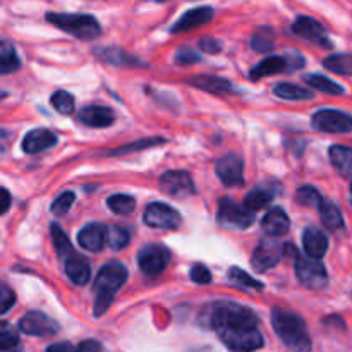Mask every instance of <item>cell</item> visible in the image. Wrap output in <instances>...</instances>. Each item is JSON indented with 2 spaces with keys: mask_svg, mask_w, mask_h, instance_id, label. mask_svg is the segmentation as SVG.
<instances>
[{
  "mask_svg": "<svg viewBox=\"0 0 352 352\" xmlns=\"http://www.w3.org/2000/svg\"><path fill=\"white\" fill-rule=\"evenodd\" d=\"M320 217H322L323 226L329 230L336 232V230L344 229V217L333 203L323 201V205L320 206Z\"/></svg>",
  "mask_w": 352,
  "mask_h": 352,
  "instance_id": "27",
  "label": "cell"
},
{
  "mask_svg": "<svg viewBox=\"0 0 352 352\" xmlns=\"http://www.w3.org/2000/svg\"><path fill=\"white\" fill-rule=\"evenodd\" d=\"M189 277H191V280L195 282V284H199V285H205L212 282V274H210V270L205 267V265H199V263L191 268Z\"/></svg>",
  "mask_w": 352,
  "mask_h": 352,
  "instance_id": "43",
  "label": "cell"
},
{
  "mask_svg": "<svg viewBox=\"0 0 352 352\" xmlns=\"http://www.w3.org/2000/svg\"><path fill=\"white\" fill-rule=\"evenodd\" d=\"M144 223L153 229H177L181 226V215L177 210L165 203H151L146 206L143 215Z\"/></svg>",
  "mask_w": 352,
  "mask_h": 352,
  "instance_id": "10",
  "label": "cell"
},
{
  "mask_svg": "<svg viewBox=\"0 0 352 352\" xmlns=\"http://www.w3.org/2000/svg\"><path fill=\"white\" fill-rule=\"evenodd\" d=\"M199 48H201L205 54H219L222 50V43L219 40H213V38H203L199 41Z\"/></svg>",
  "mask_w": 352,
  "mask_h": 352,
  "instance_id": "45",
  "label": "cell"
},
{
  "mask_svg": "<svg viewBox=\"0 0 352 352\" xmlns=\"http://www.w3.org/2000/svg\"><path fill=\"white\" fill-rule=\"evenodd\" d=\"M16 305V294L12 289L6 284H0V315L9 311Z\"/></svg>",
  "mask_w": 352,
  "mask_h": 352,
  "instance_id": "42",
  "label": "cell"
},
{
  "mask_svg": "<svg viewBox=\"0 0 352 352\" xmlns=\"http://www.w3.org/2000/svg\"><path fill=\"white\" fill-rule=\"evenodd\" d=\"M50 234H52V243H54L55 251H57L58 256L62 258V261L67 260L71 254L76 253V251L72 250V246H71V241L67 239L65 232L60 229V227L57 226V223H52Z\"/></svg>",
  "mask_w": 352,
  "mask_h": 352,
  "instance_id": "29",
  "label": "cell"
},
{
  "mask_svg": "<svg viewBox=\"0 0 352 352\" xmlns=\"http://www.w3.org/2000/svg\"><path fill=\"white\" fill-rule=\"evenodd\" d=\"M261 229L272 237H282L291 229V220L289 215L282 208H274L263 217L261 220Z\"/></svg>",
  "mask_w": 352,
  "mask_h": 352,
  "instance_id": "22",
  "label": "cell"
},
{
  "mask_svg": "<svg viewBox=\"0 0 352 352\" xmlns=\"http://www.w3.org/2000/svg\"><path fill=\"white\" fill-rule=\"evenodd\" d=\"M213 19V9L212 7H198V9H191L172 26V33H184V31L196 30V28L208 24Z\"/></svg>",
  "mask_w": 352,
  "mask_h": 352,
  "instance_id": "18",
  "label": "cell"
},
{
  "mask_svg": "<svg viewBox=\"0 0 352 352\" xmlns=\"http://www.w3.org/2000/svg\"><path fill=\"white\" fill-rule=\"evenodd\" d=\"M162 143H165L164 138H148V140H140L138 143H131L127 144V146L107 151V155H110V157H117V155H126V153H131V151L143 150V148H148V146H158V144Z\"/></svg>",
  "mask_w": 352,
  "mask_h": 352,
  "instance_id": "40",
  "label": "cell"
},
{
  "mask_svg": "<svg viewBox=\"0 0 352 352\" xmlns=\"http://www.w3.org/2000/svg\"><path fill=\"white\" fill-rule=\"evenodd\" d=\"M285 69H289L287 57H278V55H270V57L263 58L260 64L254 65L250 72V78L253 81L261 78H267V76L278 74V72H284Z\"/></svg>",
  "mask_w": 352,
  "mask_h": 352,
  "instance_id": "23",
  "label": "cell"
},
{
  "mask_svg": "<svg viewBox=\"0 0 352 352\" xmlns=\"http://www.w3.org/2000/svg\"><path fill=\"white\" fill-rule=\"evenodd\" d=\"M47 21L57 26L58 30L65 31V33L72 34L78 40L91 41L100 36L102 30H100L98 21L89 14H57V12H47Z\"/></svg>",
  "mask_w": 352,
  "mask_h": 352,
  "instance_id": "4",
  "label": "cell"
},
{
  "mask_svg": "<svg viewBox=\"0 0 352 352\" xmlns=\"http://www.w3.org/2000/svg\"><path fill=\"white\" fill-rule=\"evenodd\" d=\"M275 96L282 100H291V102H299V100H311L313 91L302 88V86L292 85V82H278L274 86Z\"/></svg>",
  "mask_w": 352,
  "mask_h": 352,
  "instance_id": "26",
  "label": "cell"
},
{
  "mask_svg": "<svg viewBox=\"0 0 352 352\" xmlns=\"http://www.w3.org/2000/svg\"><path fill=\"white\" fill-rule=\"evenodd\" d=\"M129 234H127V230L122 229V227L110 226L109 229H107V243H109V246L112 248V250H122V248H126L127 244H129Z\"/></svg>",
  "mask_w": 352,
  "mask_h": 352,
  "instance_id": "38",
  "label": "cell"
},
{
  "mask_svg": "<svg viewBox=\"0 0 352 352\" xmlns=\"http://www.w3.org/2000/svg\"><path fill=\"white\" fill-rule=\"evenodd\" d=\"M3 96H7L6 91H0V98H3Z\"/></svg>",
  "mask_w": 352,
  "mask_h": 352,
  "instance_id": "50",
  "label": "cell"
},
{
  "mask_svg": "<svg viewBox=\"0 0 352 352\" xmlns=\"http://www.w3.org/2000/svg\"><path fill=\"white\" fill-rule=\"evenodd\" d=\"M330 162L344 177H352V148L342 146V144H333L329 150Z\"/></svg>",
  "mask_w": 352,
  "mask_h": 352,
  "instance_id": "24",
  "label": "cell"
},
{
  "mask_svg": "<svg viewBox=\"0 0 352 352\" xmlns=\"http://www.w3.org/2000/svg\"><path fill=\"white\" fill-rule=\"evenodd\" d=\"M52 105L55 107V110L57 112H60L62 116H71L72 112H74V107H76V102H74V96L71 95V93L67 91H55L54 95H52Z\"/></svg>",
  "mask_w": 352,
  "mask_h": 352,
  "instance_id": "37",
  "label": "cell"
},
{
  "mask_svg": "<svg viewBox=\"0 0 352 352\" xmlns=\"http://www.w3.org/2000/svg\"><path fill=\"white\" fill-rule=\"evenodd\" d=\"M351 192H352V182H351Z\"/></svg>",
  "mask_w": 352,
  "mask_h": 352,
  "instance_id": "51",
  "label": "cell"
},
{
  "mask_svg": "<svg viewBox=\"0 0 352 352\" xmlns=\"http://www.w3.org/2000/svg\"><path fill=\"white\" fill-rule=\"evenodd\" d=\"M296 275H298V280L301 282L305 287L313 289V291L323 289L329 284L327 268L323 267L322 261L313 260V258H296Z\"/></svg>",
  "mask_w": 352,
  "mask_h": 352,
  "instance_id": "7",
  "label": "cell"
},
{
  "mask_svg": "<svg viewBox=\"0 0 352 352\" xmlns=\"http://www.w3.org/2000/svg\"><path fill=\"white\" fill-rule=\"evenodd\" d=\"M107 205L117 215H129L136 208V199L127 195H113L107 199Z\"/></svg>",
  "mask_w": 352,
  "mask_h": 352,
  "instance_id": "35",
  "label": "cell"
},
{
  "mask_svg": "<svg viewBox=\"0 0 352 352\" xmlns=\"http://www.w3.org/2000/svg\"><path fill=\"white\" fill-rule=\"evenodd\" d=\"M19 330L26 336L48 337L58 332V323L40 311H30L21 318Z\"/></svg>",
  "mask_w": 352,
  "mask_h": 352,
  "instance_id": "12",
  "label": "cell"
},
{
  "mask_svg": "<svg viewBox=\"0 0 352 352\" xmlns=\"http://www.w3.org/2000/svg\"><path fill=\"white\" fill-rule=\"evenodd\" d=\"M305 81L308 82L309 86H313L315 89L322 93H329V95H342L346 89L342 88L340 85L333 82L332 79L325 78V76H320V74H308L305 78Z\"/></svg>",
  "mask_w": 352,
  "mask_h": 352,
  "instance_id": "32",
  "label": "cell"
},
{
  "mask_svg": "<svg viewBox=\"0 0 352 352\" xmlns=\"http://www.w3.org/2000/svg\"><path fill=\"white\" fill-rule=\"evenodd\" d=\"M302 246H305L306 254L309 258L322 260L325 256L327 250H329V239H327L325 232L318 227H306L305 234H302Z\"/></svg>",
  "mask_w": 352,
  "mask_h": 352,
  "instance_id": "17",
  "label": "cell"
},
{
  "mask_svg": "<svg viewBox=\"0 0 352 352\" xmlns=\"http://www.w3.org/2000/svg\"><path fill=\"white\" fill-rule=\"evenodd\" d=\"M188 82L195 88L203 89L206 93H213V95H227V93L234 91L232 82L227 79L219 78V76H208V74H199L192 76L188 79Z\"/></svg>",
  "mask_w": 352,
  "mask_h": 352,
  "instance_id": "20",
  "label": "cell"
},
{
  "mask_svg": "<svg viewBox=\"0 0 352 352\" xmlns=\"http://www.w3.org/2000/svg\"><path fill=\"white\" fill-rule=\"evenodd\" d=\"M158 188L170 198L184 199L196 192L191 175L184 170H168L158 181Z\"/></svg>",
  "mask_w": 352,
  "mask_h": 352,
  "instance_id": "9",
  "label": "cell"
},
{
  "mask_svg": "<svg viewBox=\"0 0 352 352\" xmlns=\"http://www.w3.org/2000/svg\"><path fill=\"white\" fill-rule=\"evenodd\" d=\"M217 220L226 229L246 230L254 223V213L248 212L244 206H239L236 201L229 198H222L219 203Z\"/></svg>",
  "mask_w": 352,
  "mask_h": 352,
  "instance_id": "5",
  "label": "cell"
},
{
  "mask_svg": "<svg viewBox=\"0 0 352 352\" xmlns=\"http://www.w3.org/2000/svg\"><path fill=\"white\" fill-rule=\"evenodd\" d=\"M311 126L320 133H352V116L342 110L322 109L311 117Z\"/></svg>",
  "mask_w": 352,
  "mask_h": 352,
  "instance_id": "6",
  "label": "cell"
},
{
  "mask_svg": "<svg viewBox=\"0 0 352 352\" xmlns=\"http://www.w3.org/2000/svg\"><path fill=\"white\" fill-rule=\"evenodd\" d=\"M296 201L302 206H308V208H318L323 205V198L318 192V189L313 188V186H302L296 191Z\"/></svg>",
  "mask_w": 352,
  "mask_h": 352,
  "instance_id": "33",
  "label": "cell"
},
{
  "mask_svg": "<svg viewBox=\"0 0 352 352\" xmlns=\"http://www.w3.org/2000/svg\"><path fill=\"white\" fill-rule=\"evenodd\" d=\"M323 65L329 71L340 76H352V54H337L330 55L323 60Z\"/></svg>",
  "mask_w": 352,
  "mask_h": 352,
  "instance_id": "30",
  "label": "cell"
},
{
  "mask_svg": "<svg viewBox=\"0 0 352 352\" xmlns=\"http://www.w3.org/2000/svg\"><path fill=\"white\" fill-rule=\"evenodd\" d=\"M78 243L82 250L98 253L107 243V227L102 223H88L79 230Z\"/></svg>",
  "mask_w": 352,
  "mask_h": 352,
  "instance_id": "16",
  "label": "cell"
},
{
  "mask_svg": "<svg viewBox=\"0 0 352 352\" xmlns=\"http://www.w3.org/2000/svg\"><path fill=\"white\" fill-rule=\"evenodd\" d=\"M79 352H107V351L105 347H103L100 342H96V340H85V342H81V346H79Z\"/></svg>",
  "mask_w": 352,
  "mask_h": 352,
  "instance_id": "46",
  "label": "cell"
},
{
  "mask_svg": "<svg viewBox=\"0 0 352 352\" xmlns=\"http://www.w3.org/2000/svg\"><path fill=\"white\" fill-rule=\"evenodd\" d=\"M251 47L260 54H268L275 47V34L270 28H260L251 38Z\"/></svg>",
  "mask_w": 352,
  "mask_h": 352,
  "instance_id": "31",
  "label": "cell"
},
{
  "mask_svg": "<svg viewBox=\"0 0 352 352\" xmlns=\"http://www.w3.org/2000/svg\"><path fill=\"white\" fill-rule=\"evenodd\" d=\"M175 60H177L179 65H191V64H196V62L201 60V57H199L196 52L189 50V48H182V50L177 52V57H175Z\"/></svg>",
  "mask_w": 352,
  "mask_h": 352,
  "instance_id": "44",
  "label": "cell"
},
{
  "mask_svg": "<svg viewBox=\"0 0 352 352\" xmlns=\"http://www.w3.org/2000/svg\"><path fill=\"white\" fill-rule=\"evenodd\" d=\"M74 201H76L74 192L72 191L62 192V195L58 196L54 203H52V208H50L52 213H54V215H58V217L65 215V213L71 210V206L74 205Z\"/></svg>",
  "mask_w": 352,
  "mask_h": 352,
  "instance_id": "41",
  "label": "cell"
},
{
  "mask_svg": "<svg viewBox=\"0 0 352 352\" xmlns=\"http://www.w3.org/2000/svg\"><path fill=\"white\" fill-rule=\"evenodd\" d=\"M215 172L223 186L227 188H237L244 182V165L239 155L230 153L220 158L215 165Z\"/></svg>",
  "mask_w": 352,
  "mask_h": 352,
  "instance_id": "13",
  "label": "cell"
},
{
  "mask_svg": "<svg viewBox=\"0 0 352 352\" xmlns=\"http://www.w3.org/2000/svg\"><path fill=\"white\" fill-rule=\"evenodd\" d=\"M274 199V195L267 189H253L250 195L244 198L243 206L251 213H256L258 210H263L265 206H268Z\"/></svg>",
  "mask_w": 352,
  "mask_h": 352,
  "instance_id": "28",
  "label": "cell"
},
{
  "mask_svg": "<svg viewBox=\"0 0 352 352\" xmlns=\"http://www.w3.org/2000/svg\"><path fill=\"white\" fill-rule=\"evenodd\" d=\"M21 67L19 55L9 41L0 40V74H10Z\"/></svg>",
  "mask_w": 352,
  "mask_h": 352,
  "instance_id": "25",
  "label": "cell"
},
{
  "mask_svg": "<svg viewBox=\"0 0 352 352\" xmlns=\"http://www.w3.org/2000/svg\"><path fill=\"white\" fill-rule=\"evenodd\" d=\"M170 261V251L160 244H148L138 253V265L148 277H158L164 274Z\"/></svg>",
  "mask_w": 352,
  "mask_h": 352,
  "instance_id": "8",
  "label": "cell"
},
{
  "mask_svg": "<svg viewBox=\"0 0 352 352\" xmlns=\"http://www.w3.org/2000/svg\"><path fill=\"white\" fill-rule=\"evenodd\" d=\"M47 352H79V347H74L69 342H58V344H52V346L47 349Z\"/></svg>",
  "mask_w": 352,
  "mask_h": 352,
  "instance_id": "47",
  "label": "cell"
},
{
  "mask_svg": "<svg viewBox=\"0 0 352 352\" xmlns=\"http://www.w3.org/2000/svg\"><path fill=\"white\" fill-rule=\"evenodd\" d=\"M199 323L215 330L230 352H253L263 347V333L258 327L256 315L239 302H212L203 308Z\"/></svg>",
  "mask_w": 352,
  "mask_h": 352,
  "instance_id": "1",
  "label": "cell"
},
{
  "mask_svg": "<svg viewBox=\"0 0 352 352\" xmlns=\"http://www.w3.org/2000/svg\"><path fill=\"white\" fill-rule=\"evenodd\" d=\"M64 270L69 280L76 285H86L91 278V268H89L88 261L78 253L71 254L67 260H64Z\"/></svg>",
  "mask_w": 352,
  "mask_h": 352,
  "instance_id": "21",
  "label": "cell"
},
{
  "mask_svg": "<svg viewBox=\"0 0 352 352\" xmlns=\"http://www.w3.org/2000/svg\"><path fill=\"white\" fill-rule=\"evenodd\" d=\"M19 333L10 323L0 322V351L19 346Z\"/></svg>",
  "mask_w": 352,
  "mask_h": 352,
  "instance_id": "39",
  "label": "cell"
},
{
  "mask_svg": "<svg viewBox=\"0 0 352 352\" xmlns=\"http://www.w3.org/2000/svg\"><path fill=\"white\" fill-rule=\"evenodd\" d=\"M272 325L278 339L292 352H311V337L301 316L282 308H274Z\"/></svg>",
  "mask_w": 352,
  "mask_h": 352,
  "instance_id": "2",
  "label": "cell"
},
{
  "mask_svg": "<svg viewBox=\"0 0 352 352\" xmlns=\"http://www.w3.org/2000/svg\"><path fill=\"white\" fill-rule=\"evenodd\" d=\"M95 55L103 62H109L113 65H126V64H140L138 60L131 58L129 55L124 54V52L117 50V48H98L95 50Z\"/></svg>",
  "mask_w": 352,
  "mask_h": 352,
  "instance_id": "34",
  "label": "cell"
},
{
  "mask_svg": "<svg viewBox=\"0 0 352 352\" xmlns=\"http://www.w3.org/2000/svg\"><path fill=\"white\" fill-rule=\"evenodd\" d=\"M126 280L127 268L119 261H112V263L100 268V272L96 274L95 284H93V292H95L93 313H95L96 318L105 315L107 309L112 305L113 298L119 292V289L126 284Z\"/></svg>",
  "mask_w": 352,
  "mask_h": 352,
  "instance_id": "3",
  "label": "cell"
},
{
  "mask_svg": "<svg viewBox=\"0 0 352 352\" xmlns=\"http://www.w3.org/2000/svg\"><path fill=\"white\" fill-rule=\"evenodd\" d=\"M10 201H12V198H10V192L7 191V189L0 188V215H3V213L9 210Z\"/></svg>",
  "mask_w": 352,
  "mask_h": 352,
  "instance_id": "48",
  "label": "cell"
},
{
  "mask_svg": "<svg viewBox=\"0 0 352 352\" xmlns=\"http://www.w3.org/2000/svg\"><path fill=\"white\" fill-rule=\"evenodd\" d=\"M57 144V136L48 129H33L24 136L23 151L28 155L40 153Z\"/></svg>",
  "mask_w": 352,
  "mask_h": 352,
  "instance_id": "19",
  "label": "cell"
},
{
  "mask_svg": "<svg viewBox=\"0 0 352 352\" xmlns=\"http://www.w3.org/2000/svg\"><path fill=\"white\" fill-rule=\"evenodd\" d=\"M0 352H23V346H16V347H10V349H6V351H0Z\"/></svg>",
  "mask_w": 352,
  "mask_h": 352,
  "instance_id": "49",
  "label": "cell"
},
{
  "mask_svg": "<svg viewBox=\"0 0 352 352\" xmlns=\"http://www.w3.org/2000/svg\"><path fill=\"white\" fill-rule=\"evenodd\" d=\"M78 120L88 127L103 129V127H109L116 122V113L109 107L89 105L78 113Z\"/></svg>",
  "mask_w": 352,
  "mask_h": 352,
  "instance_id": "15",
  "label": "cell"
},
{
  "mask_svg": "<svg viewBox=\"0 0 352 352\" xmlns=\"http://www.w3.org/2000/svg\"><path fill=\"white\" fill-rule=\"evenodd\" d=\"M284 248L280 243L274 239H263L251 256V265L256 272H268L270 268L277 267L284 254Z\"/></svg>",
  "mask_w": 352,
  "mask_h": 352,
  "instance_id": "11",
  "label": "cell"
},
{
  "mask_svg": "<svg viewBox=\"0 0 352 352\" xmlns=\"http://www.w3.org/2000/svg\"><path fill=\"white\" fill-rule=\"evenodd\" d=\"M229 280L241 289H256V291H261V289H263V284H261L260 280L253 278L251 275H248L246 272L241 270V268L237 267L230 268L229 270Z\"/></svg>",
  "mask_w": 352,
  "mask_h": 352,
  "instance_id": "36",
  "label": "cell"
},
{
  "mask_svg": "<svg viewBox=\"0 0 352 352\" xmlns=\"http://www.w3.org/2000/svg\"><path fill=\"white\" fill-rule=\"evenodd\" d=\"M292 31H294L298 36L311 41V43L322 45V47L325 48L332 47V43H330L329 36H327L325 33V28H323L318 21L313 19V17H308V16L298 17L296 23L292 24Z\"/></svg>",
  "mask_w": 352,
  "mask_h": 352,
  "instance_id": "14",
  "label": "cell"
}]
</instances>
